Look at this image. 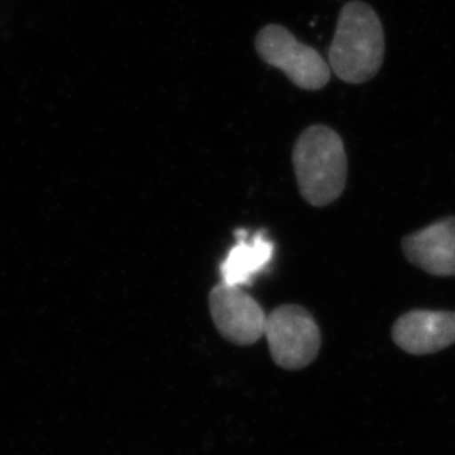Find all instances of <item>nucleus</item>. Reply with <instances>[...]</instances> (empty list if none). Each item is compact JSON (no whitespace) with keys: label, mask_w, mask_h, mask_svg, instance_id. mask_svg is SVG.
Here are the masks:
<instances>
[{"label":"nucleus","mask_w":455,"mask_h":455,"mask_svg":"<svg viewBox=\"0 0 455 455\" xmlns=\"http://www.w3.org/2000/svg\"><path fill=\"white\" fill-rule=\"evenodd\" d=\"M385 58V33L376 11L359 0L341 8L329 49V66L346 84H361L379 73Z\"/></svg>","instance_id":"f257e3e1"},{"label":"nucleus","mask_w":455,"mask_h":455,"mask_svg":"<svg viewBox=\"0 0 455 455\" xmlns=\"http://www.w3.org/2000/svg\"><path fill=\"white\" fill-rule=\"evenodd\" d=\"M293 166L300 194L312 206H329L345 189V145L330 127L315 124L303 131L294 145Z\"/></svg>","instance_id":"f03ea898"},{"label":"nucleus","mask_w":455,"mask_h":455,"mask_svg":"<svg viewBox=\"0 0 455 455\" xmlns=\"http://www.w3.org/2000/svg\"><path fill=\"white\" fill-rule=\"evenodd\" d=\"M256 51L267 66L284 71L296 86L320 91L329 84L331 68L316 49L299 42L287 28L269 24L259 31Z\"/></svg>","instance_id":"7ed1b4c3"},{"label":"nucleus","mask_w":455,"mask_h":455,"mask_svg":"<svg viewBox=\"0 0 455 455\" xmlns=\"http://www.w3.org/2000/svg\"><path fill=\"white\" fill-rule=\"evenodd\" d=\"M265 338L274 363L285 370L307 367L320 352V327L298 305H283L272 311L267 318Z\"/></svg>","instance_id":"20e7f679"},{"label":"nucleus","mask_w":455,"mask_h":455,"mask_svg":"<svg viewBox=\"0 0 455 455\" xmlns=\"http://www.w3.org/2000/svg\"><path fill=\"white\" fill-rule=\"evenodd\" d=\"M209 307L216 329L234 345H253L265 336L267 315L241 287L216 285L209 296Z\"/></svg>","instance_id":"39448f33"},{"label":"nucleus","mask_w":455,"mask_h":455,"mask_svg":"<svg viewBox=\"0 0 455 455\" xmlns=\"http://www.w3.org/2000/svg\"><path fill=\"white\" fill-rule=\"evenodd\" d=\"M392 338L407 354H436L455 343V312H407L395 323Z\"/></svg>","instance_id":"423d86ee"},{"label":"nucleus","mask_w":455,"mask_h":455,"mask_svg":"<svg viewBox=\"0 0 455 455\" xmlns=\"http://www.w3.org/2000/svg\"><path fill=\"white\" fill-rule=\"evenodd\" d=\"M408 260L435 276H455V216L441 220L403 241Z\"/></svg>","instance_id":"0eeeda50"},{"label":"nucleus","mask_w":455,"mask_h":455,"mask_svg":"<svg viewBox=\"0 0 455 455\" xmlns=\"http://www.w3.org/2000/svg\"><path fill=\"white\" fill-rule=\"evenodd\" d=\"M235 236L236 244L220 263V275L225 284L232 287L253 284L254 278L272 262L275 244L267 238L265 231L249 235L245 229H238Z\"/></svg>","instance_id":"6e6552de"}]
</instances>
